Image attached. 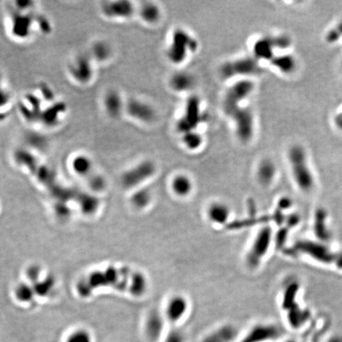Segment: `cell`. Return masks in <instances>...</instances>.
<instances>
[{
  "label": "cell",
  "mask_w": 342,
  "mask_h": 342,
  "mask_svg": "<svg viewBox=\"0 0 342 342\" xmlns=\"http://www.w3.org/2000/svg\"><path fill=\"white\" fill-rule=\"evenodd\" d=\"M140 16L146 23H155L159 20L160 12L155 4H145L140 8Z\"/></svg>",
  "instance_id": "33"
},
{
  "label": "cell",
  "mask_w": 342,
  "mask_h": 342,
  "mask_svg": "<svg viewBox=\"0 0 342 342\" xmlns=\"http://www.w3.org/2000/svg\"><path fill=\"white\" fill-rule=\"evenodd\" d=\"M238 335L237 327L233 324H223L204 336L201 342H233Z\"/></svg>",
  "instance_id": "25"
},
{
  "label": "cell",
  "mask_w": 342,
  "mask_h": 342,
  "mask_svg": "<svg viewBox=\"0 0 342 342\" xmlns=\"http://www.w3.org/2000/svg\"><path fill=\"white\" fill-rule=\"evenodd\" d=\"M70 166L73 172L84 178L93 189L102 191L106 188V180L97 172L89 155L78 152L71 159Z\"/></svg>",
  "instance_id": "9"
},
{
  "label": "cell",
  "mask_w": 342,
  "mask_h": 342,
  "mask_svg": "<svg viewBox=\"0 0 342 342\" xmlns=\"http://www.w3.org/2000/svg\"><path fill=\"white\" fill-rule=\"evenodd\" d=\"M97 65L87 52L79 53L69 60L66 72L74 84L79 87L91 85L96 77Z\"/></svg>",
  "instance_id": "6"
},
{
  "label": "cell",
  "mask_w": 342,
  "mask_h": 342,
  "mask_svg": "<svg viewBox=\"0 0 342 342\" xmlns=\"http://www.w3.org/2000/svg\"><path fill=\"white\" fill-rule=\"evenodd\" d=\"M185 336L181 329H172L165 336L164 342H185Z\"/></svg>",
  "instance_id": "36"
},
{
  "label": "cell",
  "mask_w": 342,
  "mask_h": 342,
  "mask_svg": "<svg viewBox=\"0 0 342 342\" xmlns=\"http://www.w3.org/2000/svg\"><path fill=\"white\" fill-rule=\"evenodd\" d=\"M280 327L272 323H257L253 325L241 342H267L279 338Z\"/></svg>",
  "instance_id": "18"
},
{
  "label": "cell",
  "mask_w": 342,
  "mask_h": 342,
  "mask_svg": "<svg viewBox=\"0 0 342 342\" xmlns=\"http://www.w3.org/2000/svg\"><path fill=\"white\" fill-rule=\"evenodd\" d=\"M197 42L186 31L178 29L173 34L172 42L168 50V57L173 63L178 65L185 61L189 52L196 51Z\"/></svg>",
  "instance_id": "11"
},
{
  "label": "cell",
  "mask_w": 342,
  "mask_h": 342,
  "mask_svg": "<svg viewBox=\"0 0 342 342\" xmlns=\"http://www.w3.org/2000/svg\"><path fill=\"white\" fill-rule=\"evenodd\" d=\"M287 159L297 187L302 193L310 194L315 189L316 181L303 147L299 144L291 146L287 152Z\"/></svg>",
  "instance_id": "4"
},
{
  "label": "cell",
  "mask_w": 342,
  "mask_h": 342,
  "mask_svg": "<svg viewBox=\"0 0 342 342\" xmlns=\"http://www.w3.org/2000/svg\"><path fill=\"white\" fill-rule=\"evenodd\" d=\"M261 67L255 57H244L226 63L220 69L223 79H231L234 76H252L259 74Z\"/></svg>",
  "instance_id": "12"
},
{
  "label": "cell",
  "mask_w": 342,
  "mask_h": 342,
  "mask_svg": "<svg viewBox=\"0 0 342 342\" xmlns=\"http://www.w3.org/2000/svg\"><path fill=\"white\" fill-rule=\"evenodd\" d=\"M14 99L12 92L4 85L0 75V122L8 119L13 110Z\"/></svg>",
  "instance_id": "28"
},
{
  "label": "cell",
  "mask_w": 342,
  "mask_h": 342,
  "mask_svg": "<svg viewBox=\"0 0 342 342\" xmlns=\"http://www.w3.org/2000/svg\"><path fill=\"white\" fill-rule=\"evenodd\" d=\"M99 11L103 19L109 21H119L130 19L134 15L133 3L127 0H110L101 4Z\"/></svg>",
  "instance_id": "13"
},
{
  "label": "cell",
  "mask_w": 342,
  "mask_h": 342,
  "mask_svg": "<svg viewBox=\"0 0 342 342\" xmlns=\"http://www.w3.org/2000/svg\"><path fill=\"white\" fill-rule=\"evenodd\" d=\"M194 84V80L190 75L187 73H177L174 75L170 80V86L174 91H186L190 89Z\"/></svg>",
  "instance_id": "32"
},
{
  "label": "cell",
  "mask_w": 342,
  "mask_h": 342,
  "mask_svg": "<svg viewBox=\"0 0 342 342\" xmlns=\"http://www.w3.org/2000/svg\"><path fill=\"white\" fill-rule=\"evenodd\" d=\"M182 140L186 148L190 150L197 149L202 144L201 136L198 133H195L194 131L183 134Z\"/></svg>",
  "instance_id": "34"
},
{
  "label": "cell",
  "mask_w": 342,
  "mask_h": 342,
  "mask_svg": "<svg viewBox=\"0 0 342 342\" xmlns=\"http://www.w3.org/2000/svg\"><path fill=\"white\" fill-rule=\"evenodd\" d=\"M299 284L296 280H291L284 286L282 293V307L287 313V321L294 329H297L305 324L310 317V312L302 309L296 302L299 294Z\"/></svg>",
  "instance_id": "7"
},
{
  "label": "cell",
  "mask_w": 342,
  "mask_h": 342,
  "mask_svg": "<svg viewBox=\"0 0 342 342\" xmlns=\"http://www.w3.org/2000/svg\"><path fill=\"white\" fill-rule=\"evenodd\" d=\"M12 5L6 19L7 30L12 39L27 42L36 31L42 34L51 32V23L46 16L37 12L35 3L17 1Z\"/></svg>",
  "instance_id": "3"
},
{
  "label": "cell",
  "mask_w": 342,
  "mask_h": 342,
  "mask_svg": "<svg viewBox=\"0 0 342 342\" xmlns=\"http://www.w3.org/2000/svg\"><path fill=\"white\" fill-rule=\"evenodd\" d=\"M156 171L157 167L152 161H142L124 173L121 182L126 189H138L144 182L153 178Z\"/></svg>",
  "instance_id": "10"
},
{
  "label": "cell",
  "mask_w": 342,
  "mask_h": 342,
  "mask_svg": "<svg viewBox=\"0 0 342 342\" xmlns=\"http://www.w3.org/2000/svg\"><path fill=\"white\" fill-rule=\"evenodd\" d=\"M125 103L121 93L117 90H106L102 95V109L106 115L112 119H117L121 117L125 112Z\"/></svg>",
  "instance_id": "20"
},
{
  "label": "cell",
  "mask_w": 342,
  "mask_h": 342,
  "mask_svg": "<svg viewBox=\"0 0 342 342\" xmlns=\"http://www.w3.org/2000/svg\"><path fill=\"white\" fill-rule=\"evenodd\" d=\"M27 146H31V147L33 146L34 148H37L38 146H41V147L47 146L46 136L42 133H31L27 136Z\"/></svg>",
  "instance_id": "35"
},
{
  "label": "cell",
  "mask_w": 342,
  "mask_h": 342,
  "mask_svg": "<svg viewBox=\"0 0 342 342\" xmlns=\"http://www.w3.org/2000/svg\"><path fill=\"white\" fill-rule=\"evenodd\" d=\"M14 159L19 166L28 170L52 197L60 202L75 203L87 214L95 213L99 208V199L62 183L57 174L47 165L42 163L34 152L26 148H19L15 151Z\"/></svg>",
  "instance_id": "1"
},
{
  "label": "cell",
  "mask_w": 342,
  "mask_h": 342,
  "mask_svg": "<svg viewBox=\"0 0 342 342\" xmlns=\"http://www.w3.org/2000/svg\"><path fill=\"white\" fill-rule=\"evenodd\" d=\"M277 174V169L273 161L269 159L261 160L257 165L256 178L259 185L268 188L273 184Z\"/></svg>",
  "instance_id": "23"
},
{
  "label": "cell",
  "mask_w": 342,
  "mask_h": 342,
  "mask_svg": "<svg viewBox=\"0 0 342 342\" xmlns=\"http://www.w3.org/2000/svg\"><path fill=\"white\" fill-rule=\"evenodd\" d=\"M274 239L270 225H263L256 231L244 255V262L250 271L257 270L270 251Z\"/></svg>",
  "instance_id": "5"
},
{
  "label": "cell",
  "mask_w": 342,
  "mask_h": 342,
  "mask_svg": "<svg viewBox=\"0 0 342 342\" xmlns=\"http://www.w3.org/2000/svg\"><path fill=\"white\" fill-rule=\"evenodd\" d=\"M325 38L327 43L333 45V44L337 43V42L341 39L342 36L338 28L335 27H333V28L330 29V30L326 33Z\"/></svg>",
  "instance_id": "37"
},
{
  "label": "cell",
  "mask_w": 342,
  "mask_h": 342,
  "mask_svg": "<svg viewBox=\"0 0 342 342\" xmlns=\"http://www.w3.org/2000/svg\"><path fill=\"white\" fill-rule=\"evenodd\" d=\"M287 253L291 257L305 256L317 262L329 265L336 264L338 255L331 251L325 244L310 240H299L288 249Z\"/></svg>",
  "instance_id": "8"
},
{
  "label": "cell",
  "mask_w": 342,
  "mask_h": 342,
  "mask_svg": "<svg viewBox=\"0 0 342 342\" xmlns=\"http://www.w3.org/2000/svg\"><path fill=\"white\" fill-rule=\"evenodd\" d=\"M125 112L129 117L143 123H150L155 117L154 109L140 99H129L125 103Z\"/></svg>",
  "instance_id": "21"
},
{
  "label": "cell",
  "mask_w": 342,
  "mask_h": 342,
  "mask_svg": "<svg viewBox=\"0 0 342 342\" xmlns=\"http://www.w3.org/2000/svg\"><path fill=\"white\" fill-rule=\"evenodd\" d=\"M328 342H342V337L340 336H335L331 337Z\"/></svg>",
  "instance_id": "40"
},
{
  "label": "cell",
  "mask_w": 342,
  "mask_h": 342,
  "mask_svg": "<svg viewBox=\"0 0 342 342\" xmlns=\"http://www.w3.org/2000/svg\"><path fill=\"white\" fill-rule=\"evenodd\" d=\"M154 196L151 189L139 188L135 190L131 197V203L137 209L144 210L151 206L153 202Z\"/></svg>",
  "instance_id": "29"
},
{
  "label": "cell",
  "mask_w": 342,
  "mask_h": 342,
  "mask_svg": "<svg viewBox=\"0 0 342 342\" xmlns=\"http://www.w3.org/2000/svg\"><path fill=\"white\" fill-rule=\"evenodd\" d=\"M193 181L184 174H176L170 182V190L176 197L185 199L189 197L193 191Z\"/></svg>",
  "instance_id": "26"
},
{
  "label": "cell",
  "mask_w": 342,
  "mask_h": 342,
  "mask_svg": "<svg viewBox=\"0 0 342 342\" xmlns=\"http://www.w3.org/2000/svg\"><path fill=\"white\" fill-rule=\"evenodd\" d=\"M314 230L320 242H328L330 239V232L327 228L326 214L324 211H317L314 219Z\"/></svg>",
  "instance_id": "31"
},
{
  "label": "cell",
  "mask_w": 342,
  "mask_h": 342,
  "mask_svg": "<svg viewBox=\"0 0 342 342\" xmlns=\"http://www.w3.org/2000/svg\"><path fill=\"white\" fill-rule=\"evenodd\" d=\"M201 121L200 99L197 96L190 97L186 102L185 114L178 121L177 129L179 133L185 134L193 132Z\"/></svg>",
  "instance_id": "15"
},
{
  "label": "cell",
  "mask_w": 342,
  "mask_h": 342,
  "mask_svg": "<svg viewBox=\"0 0 342 342\" xmlns=\"http://www.w3.org/2000/svg\"><path fill=\"white\" fill-rule=\"evenodd\" d=\"M271 65L284 74L289 75L295 72L297 63L295 57L289 54L274 56L270 61Z\"/></svg>",
  "instance_id": "30"
},
{
  "label": "cell",
  "mask_w": 342,
  "mask_h": 342,
  "mask_svg": "<svg viewBox=\"0 0 342 342\" xmlns=\"http://www.w3.org/2000/svg\"><path fill=\"white\" fill-rule=\"evenodd\" d=\"M234 120L237 136L243 142H247L253 134V116L250 110L239 106L229 114Z\"/></svg>",
  "instance_id": "17"
},
{
  "label": "cell",
  "mask_w": 342,
  "mask_h": 342,
  "mask_svg": "<svg viewBox=\"0 0 342 342\" xmlns=\"http://www.w3.org/2000/svg\"><path fill=\"white\" fill-rule=\"evenodd\" d=\"M149 280L144 272L129 266H110L91 272L79 280L76 291L87 298L101 288H110L140 298L148 292Z\"/></svg>",
  "instance_id": "2"
},
{
  "label": "cell",
  "mask_w": 342,
  "mask_h": 342,
  "mask_svg": "<svg viewBox=\"0 0 342 342\" xmlns=\"http://www.w3.org/2000/svg\"><path fill=\"white\" fill-rule=\"evenodd\" d=\"M189 301L185 295L177 293L169 297L165 304L163 314L170 323L176 324L182 321L189 311Z\"/></svg>",
  "instance_id": "16"
},
{
  "label": "cell",
  "mask_w": 342,
  "mask_h": 342,
  "mask_svg": "<svg viewBox=\"0 0 342 342\" xmlns=\"http://www.w3.org/2000/svg\"><path fill=\"white\" fill-rule=\"evenodd\" d=\"M336 27L338 28L339 31H340V34H341V36H342V21L340 22V23L336 25Z\"/></svg>",
  "instance_id": "41"
},
{
  "label": "cell",
  "mask_w": 342,
  "mask_h": 342,
  "mask_svg": "<svg viewBox=\"0 0 342 342\" xmlns=\"http://www.w3.org/2000/svg\"><path fill=\"white\" fill-rule=\"evenodd\" d=\"M333 123L336 129L342 132V110L335 115L333 118Z\"/></svg>",
  "instance_id": "39"
},
{
  "label": "cell",
  "mask_w": 342,
  "mask_h": 342,
  "mask_svg": "<svg viewBox=\"0 0 342 342\" xmlns=\"http://www.w3.org/2000/svg\"><path fill=\"white\" fill-rule=\"evenodd\" d=\"M166 317L163 312L158 309H153L148 313L145 320V333L151 341H156L160 339L164 333Z\"/></svg>",
  "instance_id": "22"
},
{
  "label": "cell",
  "mask_w": 342,
  "mask_h": 342,
  "mask_svg": "<svg viewBox=\"0 0 342 342\" xmlns=\"http://www.w3.org/2000/svg\"><path fill=\"white\" fill-rule=\"evenodd\" d=\"M254 85L250 80H243L234 84L226 94L223 101V110L229 115L240 106V103L253 92Z\"/></svg>",
  "instance_id": "14"
},
{
  "label": "cell",
  "mask_w": 342,
  "mask_h": 342,
  "mask_svg": "<svg viewBox=\"0 0 342 342\" xmlns=\"http://www.w3.org/2000/svg\"><path fill=\"white\" fill-rule=\"evenodd\" d=\"M279 204H278V207H279V209H287L291 206V200L287 198H281L279 200Z\"/></svg>",
  "instance_id": "38"
},
{
  "label": "cell",
  "mask_w": 342,
  "mask_h": 342,
  "mask_svg": "<svg viewBox=\"0 0 342 342\" xmlns=\"http://www.w3.org/2000/svg\"><path fill=\"white\" fill-rule=\"evenodd\" d=\"M232 211L228 204L223 200H213L207 205L205 216L210 223L222 227L228 223Z\"/></svg>",
  "instance_id": "19"
},
{
  "label": "cell",
  "mask_w": 342,
  "mask_h": 342,
  "mask_svg": "<svg viewBox=\"0 0 342 342\" xmlns=\"http://www.w3.org/2000/svg\"><path fill=\"white\" fill-rule=\"evenodd\" d=\"M274 50H276L273 37H265L259 39L253 46V53L256 59L270 61L274 57Z\"/></svg>",
  "instance_id": "27"
},
{
  "label": "cell",
  "mask_w": 342,
  "mask_h": 342,
  "mask_svg": "<svg viewBox=\"0 0 342 342\" xmlns=\"http://www.w3.org/2000/svg\"><path fill=\"white\" fill-rule=\"evenodd\" d=\"M97 65L107 64L114 55V50L108 41L99 39L91 44L87 51Z\"/></svg>",
  "instance_id": "24"
}]
</instances>
